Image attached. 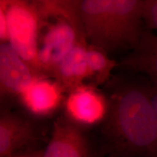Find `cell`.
<instances>
[{
    "mask_svg": "<svg viewBox=\"0 0 157 157\" xmlns=\"http://www.w3.org/2000/svg\"><path fill=\"white\" fill-rule=\"evenodd\" d=\"M36 76L9 42L0 43V103L16 102Z\"/></svg>",
    "mask_w": 157,
    "mask_h": 157,
    "instance_id": "cell-7",
    "label": "cell"
},
{
    "mask_svg": "<svg viewBox=\"0 0 157 157\" xmlns=\"http://www.w3.org/2000/svg\"><path fill=\"white\" fill-rule=\"evenodd\" d=\"M2 42H8V34L5 11L0 3V43Z\"/></svg>",
    "mask_w": 157,
    "mask_h": 157,
    "instance_id": "cell-15",
    "label": "cell"
},
{
    "mask_svg": "<svg viewBox=\"0 0 157 157\" xmlns=\"http://www.w3.org/2000/svg\"><path fill=\"white\" fill-rule=\"evenodd\" d=\"M150 95L152 104L157 115V83H155L154 87L150 90Z\"/></svg>",
    "mask_w": 157,
    "mask_h": 157,
    "instance_id": "cell-17",
    "label": "cell"
},
{
    "mask_svg": "<svg viewBox=\"0 0 157 157\" xmlns=\"http://www.w3.org/2000/svg\"><path fill=\"white\" fill-rule=\"evenodd\" d=\"M87 79L95 85L109 82L117 62L109 55L91 45L87 44Z\"/></svg>",
    "mask_w": 157,
    "mask_h": 157,
    "instance_id": "cell-13",
    "label": "cell"
},
{
    "mask_svg": "<svg viewBox=\"0 0 157 157\" xmlns=\"http://www.w3.org/2000/svg\"><path fill=\"white\" fill-rule=\"evenodd\" d=\"M56 21L45 31L39 48L40 74L49 77L75 45L81 42L75 29L69 23L62 20Z\"/></svg>",
    "mask_w": 157,
    "mask_h": 157,
    "instance_id": "cell-6",
    "label": "cell"
},
{
    "mask_svg": "<svg viewBox=\"0 0 157 157\" xmlns=\"http://www.w3.org/2000/svg\"><path fill=\"white\" fill-rule=\"evenodd\" d=\"M50 77L67 93L85 84L87 79V44L78 42L58 64Z\"/></svg>",
    "mask_w": 157,
    "mask_h": 157,
    "instance_id": "cell-10",
    "label": "cell"
},
{
    "mask_svg": "<svg viewBox=\"0 0 157 157\" xmlns=\"http://www.w3.org/2000/svg\"><path fill=\"white\" fill-rule=\"evenodd\" d=\"M42 157H92L91 149L84 129L66 117L55 121Z\"/></svg>",
    "mask_w": 157,
    "mask_h": 157,
    "instance_id": "cell-9",
    "label": "cell"
},
{
    "mask_svg": "<svg viewBox=\"0 0 157 157\" xmlns=\"http://www.w3.org/2000/svg\"><path fill=\"white\" fill-rule=\"evenodd\" d=\"M7 18L8 42L37 75L39 32L46 21L29 0H14L3 6Z\"/></svg>",
    "mask_w": 157,
    "mask_h": 157,
    "instance_id": "cell-3",
    "label": "cell"
},
{
    "mask_svg": "<svg viewBox=\"0 0 157 157\" xmlns=\"http://www.w3.org/2000/svg\"><path fill=\"white\" fill-rule=\"evenodd\" d=\"M7 157H42V151H23L16 154H12Z\"/></svg>",
    "mask_w": 157,
    "mask_h": 157,
    "instance_id": "cell-16",
    "label": "cell"
},
{
    "mask_svg": "<svg viewBox=\"0 0 157 157\" xmlns=\"http://www.w3.org/2000/svg\"><path fill=\"white\" fill-rule=\"evenodd\" d=\"M45 20H62L75 29L81 42L86 43L81 21L82 0H29Z\"/></svg>",
    "mask_w": 157,
    "mask_h": 157,
    "instance_id": "cell-12",
    "label": "cell"
},
{
    "mask_svg": "<svg viewBox=\"0 0 157 157\" xmlns=\"http://www.w3.org/2000/svg\"><path fill=\"white\" fill-rule=\"evenodd\" d=\"M144 0H82L81 21L88 45L115 54L136 48L143 33Z\"/></svg>",
    "mask_w": 157,
    "mask_h": 157,
    "instance_id": "cell-2",
    "label": "cell"
},
{
    "mask_svg": "<svg viewBox=\"0 0 157 157\" xmlns=\"http://www.w3.org/2000/svg\"><path fill=\"white\" fill-rule=\"evenodd\" d=\"M143 21L150 28L157 30V0H144Z\"/></svg>",
    "mask_w": 157,
    "mask_h": 157,
    "instance_id": "cell-14",
    "label": "cell"
},
{
    "mask_svg": "<svg viewBox=\"0 0 157 157\" xmlns=\"http://www.w3.org/2000/svg\"><path fill=\"white\" fill-rule=\"evenodd\" d=\"M14 1V0H0V3L2 4V5L5 6V5H7V3L11 2Z\"/></svg>",
    "mask_w": 157,
    "mask_h": 157,
    "instance_id": "cell-18",
    "label": "cell"
},
{
    "mask_svg": "<svg viewBox=\"0 0 157 157\" xmlns=\"http://www.w3.org/2000/svg\"><path fill=\"white\" fill-rule=\"evenodd\" d=\"M63 104L64 117L83 129L104 122L109 111L107 97L91 84L70 91Z\"/></svg>",
    "mask_w": 157,
    "mask_h": 157,
    "instance_id": "cell-5",
    "label": "cell"
},
{
    "mask_svg": "<svg viewBox=\"0 0 157 157\" xmlns=\"http://www.w3.org/2000/svg\"><path fill=\"white\" fill-rule=\"evenodd\" d=\"M121 65L128 69L147 74L157 83V35L144 30L136 48Z\"/></svg>",
    "mask_w": 157,
    "mask_h": 157,
    "instance_id": "cell-11",
    "label": "cell"
},
{
    "mask_svg": "<svg viewBox=\"0 0 157 157\" xmlns=\"http://www.w3.org/2000/svg\"><path fill=\"white\" fill-rule=\"evenodd\" d=\"M34 118L0 103V157L23 151L39 139L40 132Z\"/></svg>",
    "mask_w": 157,
    "mask_h": 157,
    "instance_id": "cell-4",
    "label": "cell"
},
{
    "mask_svg": "<svg viewBox=\"0 0 157 157\" xmlns=\"http://www.w3.org/2000/svg\"><path fill=\"white\" fill-rule=\"evenodd\" d=\"M50 78L36 76L17 98L24 112L34 119L53 114L64 103V90Z\"/></svg>",
    "mask_w": 157,
    "mask_h": 157,
    "instance_id": "cell-8",
    "label": "cell"
},
{
    "mask_svg": "<svg viewBox=\"0 0 157 157\" xmlns=\"http://www.w3.org/2000/svg\"><path fill=\"white\" fill-rule=\"evenodd\" d=\"M105 131L115 151L124 157H157V115L150 90L117 79L110 82Z\"/></svg>",
    "mask_w": 157,
    "mask_h": 157,
    "instance_id": "cell-1",
    "label": "cell"
}]
</instances>
